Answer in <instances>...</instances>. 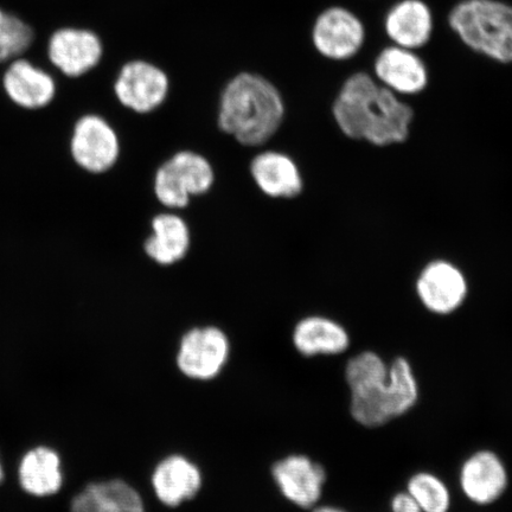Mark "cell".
Instances as JSON below:
<instances>
[{
  "instance_id": "obj_1",
  "label": "cell",
  "mask_w": 512,
  "mask_h": 512,
  "mask_svg": "<svg viewBox=\"0 0 512 512\" xmlns=\"http://www.w3.org/2000/svg\"><path fill=\"white\" fill-rule=\"evenodd\" d=\"M332 118L344 137L376 147L407 142L414 111L364 72L351 74L332 102Z\"/></svg>"
},
{
  "instance_id": "obj_2",
  "label": "cell",
  "mask_w": 512,
  "mask_h": 512,
  "mask_svg": "<svg viewBox=\"0 0 512 512\" xmlns=\"http://www.w3.org/2000/svg\"><path fill=\"white\" fill-rule=\"evenodd\" d=\"M283 92L261 74L241 72L221 89L216 107V126L243 149L270 146L286 123Z\"/></svg>"
},
{
  "instance_id": "obj_3",
  "label": "cell",
  "mask_w": 512,
  "mask_h": 512,
  "mask_svg": "<svg viewBox=\"0 0 512 512\" xmlns=\"http://www.w3.org/2000/svg\"><path fill=\"white\" fill-rule=\"evenodd\" d=\"M420 384L411 361L398 356L389 375L350 392V414L357 425L382 427L402 418L418 405Z\"/></svg>"
},
{
  "instance_id": "obj_4",
  "label": "cell",
  "mask_w": 512,
  "mask_h": 512,
  "mask_svg": "<svg viewBox=\"0 0 512 512\" xmlns=\"http://www.w3.org/2000/svg\"><path fill=\"white\" fill-rule=\"evenodd\" d=\"M448 27L473 51L499 64H512V5L503 0H460Z\"/></svg>"
},
{
  "instance_id": "obj_5",
  "label": "cell",
  "mask_w": 512,
  "mask_h": 512,
  "mask_svg": "<svg viewBox=\"0 0 512 512\" xmlns=\"http://www.w3.org/2000/svg\"><path fill=\"white\" fill-rule=\"evenodd\" d=\"M217 181L216 168L204 153L181 149L157 165L152 175V195L163 210H187L192 201L210 194Z\"/></svg>"
},
{
  "instance_id": "obj_6",
  "label": "cell",
  "mask_w": 512,
  "mask_h": 512,
  "mask_svg": "<svg viewBox=\"0 0 512 512\" xmlns=\"http://www.w3.org/2000/svg\"><path fill=\"white\" fill-rule=\"evenodd\" d=\"M70 153L83 171L106 175L117 168L123 156V140L110 121L98 114H87L76 121Z\"/></svg>"
},
{
  "instance_id": "obj_7",
  "label": "cell",
  "mask_w": 512,
  "mask_h": 512,
  "mask_svg": "<svg viewBox=\"0 0 512 512\" xmlns=\"http://www.w3.org/2000/svg\"><path fill=\"white\" fill-rule=\"evenodd\" d=\"M113 91L125 111L136 115H150L160 110L168 101L171 79L157 64L132 60L119 70Z\"/></svg>"
},
{
  "instance_id": "obj_8",
  "label": "cell",
  "mask_w": 512,
  "mask_h": 512,
  "mask_svg": "<svg viewBox=\"0 0 512 512\" xmlns=\"http://www.w3.org/2000/svg\"><path fill=\"white\" fill-rule=\"evenodd\" d=\"M248 174L255 189L268 200L294 201L304 195L306 181L302 166L285 150L264 147L253 153Z\"/></svg>"
},
{
  "instance_id": "obj_9",
  "label": "cell",
  "mask_w": 512,
  "mask_h": 512,
  "mask_svg": "<svg viewBox=\"0 0 512 512\" xmlns=\"http://www.w3.org/2000/svg\"><path fill=\"white\" fill-rule=\"evenodd\" d=\"M367 40L366 25L354 11L330 6L313 23L312 43L320 56L337 62L354 59Z\"/></svg>"
},
{
  "instance_id": "obj_10",
  "label": "cell",
  "mask_w": 512,
  "mask_h": 512,
  "mask_svg": "<svg viewBox=\"0 0 512 512\" xmlns=\"http://www.w3.org/2000/svg\"><path fill=\"white\" fill-rule=\"evenodd\" d=\"M415 293L424 309L435 316H451L466 303L469 281L453 262L438 259L428 262L415 281Z\"/></svg>"
},
{
  "instance_id": "obj_11",
  "label": "cell",
  "mask_w": 512,
  "mask_h": 512,
  "mask_svg": "<svg viewBox=\"0 0 512 512\" xmlns=\"http://www.w3.org/2000/svg\"><path fill=\"white\" fill-rule=\"evenodd\" d=\"M230 344L219 326H196L185 332L177 355L179 370L190 379H215L228 361Z\"/></svg>"
},
{
  "instance_id": "obj_12",
  "label": "cell",
  "mask_w": 512,
  "mask_h": 512,
  "mask_svg": "<svg viewBox=\"0 0 512 512\" xmlns=\"http://www.w3.org/2000/svg\"><path fill=\"white\" fill-rule=\"evenodd\" d=\"M194 238L190 223L179 211L159 210L151 217L142 249L146 259L158 267L170 268L188 258Z\"/></svg>"
},
{
  "instance_id": "obj_13",
  "label": "cell",
  "mask_w": 512,
  "mask_h": 512,
  "mask_svg": "<svg viewBox=\"0 0 512 512\" xmlns=\"http://www.w3.org/2000/svg\"><path fill=\"white\" fill-rule=\"evenodd\" d=\"M458 482L467 501L478 507H488L507 492L509 472L498 453L478 450L460 465Z\"/></svg>"
},
{
  "instance_id": "obj_14",
  "label": "cell",
  "mask_w": 512,
  "mask_h": 512,
  "mask_svg": "<svg viewBox=\"0 0 512 512\" xmlns=\"http://www.w3.org/2000/svg\"><path fill=\"white\" fill-rule=\"evenodd\" d=\"M374 78L384 88L402 98L424 92L430 83V72L415 50L392 44L376 56Z\"/></svg>"
},
{
  "instance_id": "obj_15",
  "label": "cell",
  "mask_w": 512,
  "mask_h": 512,
  "mask_svg": "<svg viewBox=\"0 0 512 512\" xmlns=\"http://www.w3.org/2000/svg\"><path fill=\"white\" fill-rule=\"evenodd\" d=\"M273 477L281 494L303 509L315 508L323 497L326 471L302 454H293L273 466Z\"/></svg>"
},
{
  "instance_id": "obj_16",
  "label": "cell",
  "mask_w": 512,
  "mask_h": 512,
  "mask_svg": "<svg viewBox=\"0 0 512 512\" xmlns=\"http://www.w3.org/2000/svg\"><path fill=\"white\" fill-rule=\"evenodd\" d=\"M383 28L394 46L418 51L432 40L433 12L424 0H400L388 9Z\"/></svg>"
},
{
  "instance_id": "obj_17",
  "label": "cell",
  "mask_w": 512,
  "mask_h": 512,
  "mask_svg": "<svg viewBox=\"0 0 512 512\" xmlns=\"http://www.w3.org/2000/svg\"><path fill=\"white\" fill-rule=\"evenodd\" d=\"M102 53L99 37L92 31L62 29L51 37L49 57L70 78H79L98 66Z\"/></svg>"
},
{
  "instance_id": "obj_18",
  "label": "cell",
  "mask_w": 512,
  "mask_h": 512,
  "mask_svg": "<svg viewBox=\"0 0 512 512\" xmlns=\"http://www.w3.org/2000/svg\"><path fill=\"white\" fill-rule=\"evenodd\" d=\"M293 344L305 357L338 356L350 348L351 337L338 320L322 315L306 316L293 330Z\"/></svg>"
},
{
  "instance_id": "obj_19",
  "label": "cell",
  "mask_w": 512,
  "mask_h": 512,
  "mask_svg": "<svg viewBox=\"0 0 512 512\" xmlns=\"http://www.w3.org/2000/svg\"><path fill=\"white\" fill-rule=\"evenodd\" d=\"M152 485L159 501L170 508L194 498L201 490L200 469L183 456H170L158 464Z\"/></svg>"
},
{
  "instance_id": "obj_20",
  "label": "cell",
  "mask_w": 512,
  "mask_h": 512,
  "mask_svg": "<svg viewBox=\"0 0 512 512\" xmlns=\"http://www.w3.org/2000/svg\"><path fill=\"white\" fill-rule=\"evenodd\" d=\"M4 88L15 104L29 110L49 105L56 92L54 80L24 60L11 64L4 75Z\"/></svg>"
},
{
  "instance_id": "obj_21",
  "label": "cell",
  "mask_w": 512,
  "mask_h": 512,
  "mask_svg": "<svg viewBox=\"0 0 512 512\" xmlns=\"http://www.w3.org/2000/svg\"><path fill=\"white\" fill-rule=\"evenodd\" d=\"M19 480L30 495L43 497L56 494L62 486L59 454L48 447H37L25 454L19 466Z\"/></svg>"
},
{
  "instance_id": "obj_22",
  "label": "cell",
  "mask_w": 512,
  "mask_h": 512,
  "mask_svg": "<svg viewBox=\"0 0 512 512\" xmlns=\"http://www.w3.org/2000/svg\"><path fill=\"white\" fill-rule=\"evenodd\" d=\"M406 490L422 512H450L452 494L443 478L430 471H418L409 477Z\"/></svg>"
},
{
  "instance_id": "obj_23",
  "label": "cell",
  "mask_w": 512,
  "mask_h": 512,
  "mask_svg": "<svg viewBox=\"0 0 512 512\" xmlns=\"http://www.w3.org/2000/svg\"><path fill=\"white\" fill-rule=\"evenodd\" d=\"M34 40V32L21 19L0 10V62L24 53Z\"/></svg>"
},
{
  "instance_id": "obj_24",
  "label": "cell",
  "mask_w": 512,
  "mask_h": 512,
  "mask_svg": "<svg viewBox=\"0 0 512 512\" xmlns=\"http://www.w3.org/2000/svg\"><path fill=\"white\" fill-rule=\"evenodd\" d=\"M390 511L392 512H422L420 505L407 490L395 494L390 501Z\"/></svg>"
},
{
  "instance_id": "obj_25",
  "label": "cell",
  "mask_w": 512,
  "mask_h": 512,
  "mask_svg": "<svg viewBox=\"0 0 512 512\" xmlns=\"http://www.w3.org/2000/svg\"><path fill=\"white\" fill-rule=\"evenodd\" d=\"M312 512H348L347 510H344L339 507H335V505H316L315 508H313Z\"/></svg>"
},
{
  "instance_id": "obj_26",
  "label": "cell",
  "mask_w": 512,
  "mask_h": 512,
  "mask_svg": "<svg viewBox=\"0 0 512 512\" xmlns=\"http://www.w3.org/2000/svg\"><path fill=\"white\" fill-rule=\"evenodd\" d=\"M2 479H3V471H2V466H0V482H2Z\"/></svg>"
},
{
  "instance_id": "obj_27",
  "label": "cell",
  "mask_w": 512,
  "mask_h": 512,
  "mask_svg": "<svg viewBox=\"0 0 512 512\" xmlns=\"http://www.w3.org/2000/svg\"><path fill=\"white\" fill-rule=\"evenodd\" d=\"M130 512H146L145 509H140V510H134V511H130Z\"/></svg>"
}]
</instances>
